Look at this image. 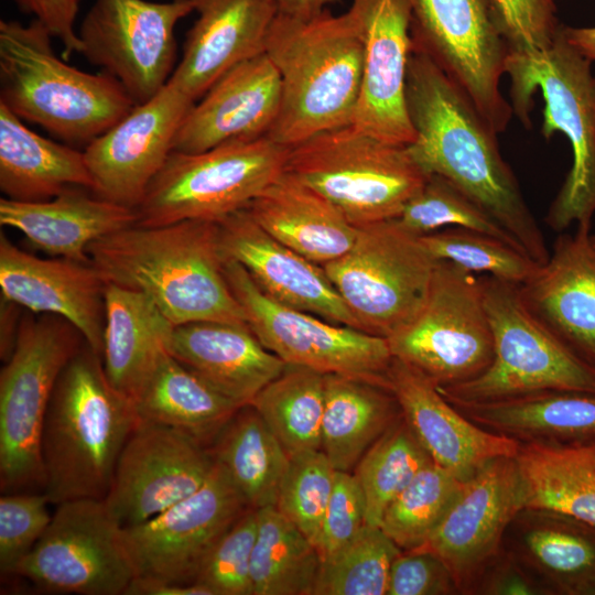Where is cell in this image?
I'll return each instance as SVG.
<instances>
[{
  "mask_svg": "<svg viewBox=\"0 0 595 595\" xmlns=\"http://www.w3.org/2000/svg\"><path fill=\"white\" fill-rule=\"evenodd\" d=\"M414 140L408 150L428 174L450 182L494 218L537 263L550 255L497 132L425 53L412 48L405 82Z\"/></svg>",
  "mask_w": 595,
  "mask_h": 595,
  "instance_id": "1",
  "label": "cell"
},
{
  "mask_svg": "<svg viewBox=\"0 0 595 595\" xmlns=\"http://www.w3.org/2000/svg\"><path fill=\"white\" fill-rule=\"evenodd\" d=\"M88 256L107 283L144 293L174 326L247 324L226 278L218 223L134 224L93 242Z\"/></svg>",
  "mask_w": 595,
  "mask_h": 595,
  "instance_id": "2",
  "label": "cell"
},
{
  "mask_svg": "<svg viewBox=\"0 0 595 595\" xmlns=\"http://www.w3.org/2000/svg\"><path fill=\"white\" fill-rule=\"evenodd\" d=\"M264 53L281 78V107L268 138L291 148L353 125L364 78V42L355 13L329 9L300 19L278 13Z\"/></svg>",
  "mask_w": 595,
  "mask_h": 595,
  "instance_id": "3",
  "label": "cell"
},
{
  "mask_svg": "<svg viewBox=\"0 0 595 595\" xmlns=\"http://www.w3.org/2000/svg\"><path fill=\"white\" fill-rule=\"evenodd\" d=\"M140 416L108 380L86 343L61 372L46 411L41 453L50 504L105 499L120 453Z\"/></svg>",
  "mask_w": 595,
  "mask_h": 595,
  "instance_id": "4",
  "label": "cell"
},
{
  "mask_svg": "<svg viewBox=\"0 0 595 595\" xmlns=\"http://www.w3.org/2000/svg\"><path fill=\"white\" fill-rule=\"evenodd\" d=\"M36 20L0 21V102L69 145L87 147L136 105L106 73L90 74L56 56Z\"/></svg>",
  "mask_w": 595,
  "mask_h": 595,
  "instance_id": "5",
  "label": "cell"
},
{
  "mask_svg": "<svg viewBox=\"0 0 595 595\" xmlns=\"http://www.w3.org/2000/svg\"><path fill=\"white\" fill-rule=\"evenodd\" d=\"M513 113L531 127L532 96L543 101L542 136L561 132L572 149V165L545 215L562 232L572 224L591 223L595 214V75L592 62L569 43L562 24L552 44L538 53L508 54Z\"/></svg>",
  "mask_w": 595,
  "mask_h": 595,
  "instance_id": "6",
  "label": "cell"
},
{
  "mask_svg": "<svg viewBox=\"0 0 595 595\" xmlns=\"http://www.w3.org/2000/svg\"><path fill=\"white\" fill-rule=\"evenodd\" d=\"M285 171L328 199L356 227L397 218L429 176L407 145L353 125L289 148Z\"/></svg>",
  "mask_w": 595,
  "mask_h": 595,
  "instance_id": "7",
  "label": "cell"
},
{
  "mask_svg": "<svg viewBox=\"0 0 595 595\" xmlns=\"http://www.w3.org/2000/svg\"><path fill=\"white\" fill-rule=\"evenodd\" d=\"M65 318L41 314L19 323L14 349L0 371V487L44 486L43 424L61 372L85 344Z\"/></svg>",
  "mask_w": 595,
  "mask_h": 595,
  "instance_id": "8",
  "label": "cell"
},
{
  "mask_svg": "<svg viewBox=\"0 0 595 595\" xmlns=\"http://www.w3.org/2000/svg\"><path fill=\"white\" fill-rule=\"evenodd\" d=\"M494 339L478 377L437 387L451 403L487 402L553 390L595 392V368L575 355L524 305L517 284L480 277Z\"/></svg>",
  "mask_w": 595,
  "mask_h": 595,
  "instance_id": "9",
  "label": "cell"
},
{
  "mask_svg": "<svg viewBox=\"0 0 595 595\" xmlns=\"http://www.w3.org/2000/svg\"><path fill=\"white\" fill-rule=\"evenodd\" d=\"M289 148L268 137L197 153L172 151L137 207L143 226L218 223L245 209L285 170Z\"/></svg>",
  "mask_w": 595,
  "mask_h": 595,
  "instance_id": "10",
  "label": "cell"
},
{
  "mask_svg": "<svg viewBox=\"0 0 595 595\" xmlns=\"http://www.w3.org/2000/svg\"><path fill=\"white\" fill-rule=\"evenodd\" d=\"M435 263L392 218L357 227L351 248L322 267L359 328L388 338L421 310Z\"/></svg>",
  "mask_w": 595,
  "mask_h": 595,
  "instance_id": "11",
  "label": "cell"
},
{
  "mask_svg": "<svg viewBox=\"0 0 595 595\" xmlns=\"http://www.w3.org/2000/svg\"><path fill=\"white\" fill-rule=\"evenodd\" d=\"M387 339L393 358L436 387L478 377L494 356L480 277L452 262L436 261L421 310Z\"/></svg>",
  "mask_w": 595,
  "mask_h": 595,
  "instance_id": "12",
  "label": "cell"
},
{
  "mask_svg": "<svg viewBox=\"0 0 595 595\" xmlns=\"http://www.w3.org/2000/svg\"><path fill=\"white\" fill-rule=\"evenodd\" d=\"M225 273L253 334L286 365L354 377L389 389L393 356L386 337L273 300L235 261L226 260Z\"/></svg>",
  "mask_w": 595,
  "mask_h": 595,
  "instance_id": "13",
  "label": "cell"
},
{
  "mask_svg": "<svg viewBox=\"0 0 595 595\" xmlns=\"http://www.w3.org/2000/svg\"><path fill=\"white\" fill-rule=\"evenodd\" d=\"M14 575L53 594L125 595L138 575L123 526L105 499L56 505L52 520Z\"/></svg>",
  "mask_w": 595,
  "mask_h": 595,
  "instance_id": "14",
  "label": "cell"
},
{
  "mask_svg": "<svg viewBox=\"0 0 595 595\" xmlns=\"http://www.w3.org/2000/svg\"><path fill=\"white\" fill-rule=\"evenodd\" d=\"M412 48L429 55L500 133L513 110L500 83L509 47L486 0H411Z\"/></svg>",
  "mask_w": 595,
  "mask_h": 595,
  "instance_id": "15",
  "label": "cell"
},
{
  "mask_svg": "<svg viewBox=\"0 0 595 595\" xmlns=\"http://www.w3.org/2000/svg\"><path fill=\"white\" fill-rule=\"evenodd\" d=\"M192 12L191 0H95L77 30L80 54L145 102L172 76L175 28Z\"/></svg>",
  "mask_w": 595,
  "mask_h": 595,
  "instance_id": "16",
  "label": "cell"
},
{
  "mask_svg": "<svg viewBox=\"0 0 595 595\" xmlns=\"http://www.w3.org/2000/svg\"><path fill=\"white\" fill-rule=\"evenodd\" d=\"M248 508L216 461L193 495L143 522L123 527L138 575L194 583L207 554Z\"/></svg>",
  "mask_w": 595,
  "mask_h": 595,
  "instance_id": "17",
  "label": "cell"
},
{
  "mask_svg": "<svg viewBox=\"0 0 595 595\" xmlns=\"http://www.w3.org/2000/svg\"><path fill=\"white\" fill-rule=\"evenodd\" d=\"M215 462L209 446L198 440L140 419L105 500L123 527L143 522L197 491Z\"/></svg>",
  "mask_w": 595,
  "mask_h": 595,
  "instance_id": "18",
  "label": "cell"
},
{
  "mask_svg": "<svg viewBox=\"0 0 595 595\" xmlns=\"http://www.w3.org/2000/svg\"><path fill=\"white\" fill-rule=\"evenodd\" d=\"M195 102L167 84L84 148L91 192L137 209Z\"/></svg>",
  "mask_w": 595,
  "mask_h": 595,
  "instance_id": "19",
  "label": "cell"
},
{
  "mask_svg": "<svg viewBox=\"0 0 595 595\" xmlns=\"http://www.w3.org/2000/svg\"><path fill=\"white\" fill-rule=\"evenodd\" d=\"M524 507L515 456L489 462L464 487L424 544L450 570L459 594L472 595L486 566L501 552L506 530Z\"/></svg>",
  "mask_w": 595,
  "mask_h": 595,
  "instance_id": "20",
  "label": "cell"
},
{
  "mask_svg": "<svg viewBox=\"0 0 595 595\" xmlns=\"http://www.w3.org/2000/svg\"><path fill=\"white\" fill-rule=\"evenodd\" d=\"M364 42L363 88L353 126L381 140H414L405 82L412 53L411 0H351Z\"/></svg>",
  "mask_w": 595,
  "mask_h": 595,
  "instance_id": "21",
  "label": "cell"
},
{
  "mask_svg": "<svg viewBox=\"0 0 595 595\" xmlns=\"http://www.w3.org/2000/svg\"><path fill=\"white\" fill-rule=\"evenodd\" d=\"M218 227L225 260L242 266L267 295L328 322L360 329L323 267L269 235L246 208L218 221Z\"/></svg>",
  "mask_w": 595,
  "mask_h": 595,
  "instance_id": "22",
  "label": "cell"
},
{
  "mask_svg": "<svg viewBox=\"0 0 595 595\" xmlns=\"http://www.w3.org/2000/svg\"><path fill=\"white\" fill-rule=\"evenodd\" d=\"M106 285L91 262L39 258L0 235L2 298L33 313L65 318L100 356Z\"/></svg>",
  "mask_w": 595,
  "mask_h": 595,
  "instance_id": "23",
  "label": "cell"
},
{
  "mask_svg": "<svg viewBox=\"0 0 595 595\" xmlns=\"http://www.w3.org/2000/svg\"><path fill=\"white\" fill-rule=\"evenodd\" d=\"M592 224L555 239L548 260L518 285L527 309L595 368V247Z\"/></svg>",
  "mask_w": 595,
  "mask_h": 595,
  "instance_id": "24",
  "label": "cell"
},
{
  "mask_svg": "<svg viewBox=\"0 0 595 595\" xmlns=\"http://www.w3.org/2000/svg\"><path fill=\"white\" fill-rule=\"evenodd\" d=\"M388 377L402 416L431 459L461 480L497 457L516 456L518 442L470 421L415 369L393 358Z\"/></svg>",
  "mask_w": 595,
  "mask_h": 595,
  "instance_id": "25",
  "label": "cell"
},
{
  "mask_svg": "<svg viewBox=\"0 0 595 595\" xmlns=\"http://www.w3.org/2000/svg\"><path fill=\"white\" fill-rule=\"evenodd\" d=\"M281 94L279 72L266 53L241 62L193 105L173 151L197 153L267 137L278 118Z\"/></svg>",
  "mask_w": 595,
  "mask_h": 595,
  "instance_id": "26",
  "label": "cell"
},
{
  "mask_svg": "<svg viewBox=\"0 0 595 595\" xmlns=\"http://www.w3.org/2000/svg\"><path fill=\"white\" fill-rule=\"evenodd\" d=\"M197 18L169 82L196 102L225 73L266 51L274 0H191Z\"/></svg>",
  "mask_w": 595,
  "mask_h": 595,
  "instance_id": "27",
  "label": "cell"
},
{
  "mask_svg": "<svg viewBox=\"0 0 595 595\" xmlns=\"http://www.w3.org/2000/svg\"><path fill=\"white\" fill-rule=\"evenodd\" d=\"M502 549L549 595H595V526L558 511L523 507L509 523Z\"/></svg>",
  "mask_w": 595,
  "mask_h": 595,
  "instance_id": "28",
  "label": "cell"
},
{
  "mask_svg": "<svg viewBox=\"0 0 595 595\" xmlns=\"http://www.w3.org/2000/svg\"><path fill=\"white\" fill-rule=\"evenodd\" d=\"M171 355L239 407L250 404L286 364L248 324L198 321L174 327Z\"/></svg>",
  "mask_w": 595,
  "mask_h": 595,
  "instance_id": "29",
  "label": "cell"
},
{
  "mask_svg": "<svg viewBox=\"0 0 595 595\" xmlns=\"http://www.w3.org/2000/svg\"><path fill=\"white\" fill-rule=\"evenodd\" d=\"M71 187L37 202L0 199V224L22 232L36 249L53 258L90 262L96 240L137 224V209Z\"/></svg>",
  "mask_w": 595,
  "mask_h": 595,
  "instance_id": "30",
  "label": "cell"
},
{
  "mask_svg": "<svg viewBox=\"0 0 595 595\" xmlns=\"http://www.w3.org/2000/svg\"><path fill=\"white\" fill-rule=\"evenodd\" d=\"M246 209L269 235L320 266L346 253L357 235L337 207L285 170Z\"/></svg>",
  "mask_w": 595,
  "mask_h": 595,
  "instance_id": "31",
  "label": "cell"
},
{
  "mask_svg": "<svg viewBox=\"0 0 595 595\" xmlns=\"http://www.w3.org/2000/svg\"><path fill=\"white\" fill-rule=\"evenodd\" d=\"M470 421L518 443H595V392L553 390L487 402L452 403Z\"/></svg>",
  "mask_w": 595,
  "mask_h": 595,
  "instance_id": "32",
  "label": "cell"
},
{
  "mask_svg": "<svg viewBox=\"0 0 595 595\" xmlns=\"http://www.w3.org/2000/svg\"><path fill=\"white\" fill-rule=\"evenodd\" d=\"M174 325L144 293L107 283L101 353L105 372L121 393L136 398L170 353Z\"/></svg>",
  "mask_w": 595,
  "mask_h": 595,
  "instance_id": "33",
  "label": "cell"
},
{
  "mask_svg": "<svg viewBox=\"0 0 595 595\" xmlns=\"http://www.w3.org/2000/svg\"><path fill=\"white\" fill-rule=\"evenodd\" d=\"M71 187L91 191L84 151L37 134L0 102V190L6 198L45 201Z\"/></svg>",
  "mask_w": 595,
  "mask_h": 595,
  "instance_id": "34",
  "label": "cell"
},
{
  "mask_svg": "<svg viewBox=\"0 0 595 595\" xmlns=\"http://www.w3.org/2000/svg\"><path fill=\"white\" fill-rule=\"evenodd\" d=\"M401 415L390 389L342 375H325L322 451L333 467L351 472Z\"/></svg>",
  "mask_w": 595,
  "mask_h": 595,
  "instance_id": "35",
  "label": "cell"
},
{
  "mask_svg": "<svg viewBox=\"0 0 595 595\" xmlns=\"http://www.w3.org/2000/svg\"><path fill=\"white\" fill-rule=\"evenodd\" d=\"M141 420L183 432L209 446L241 408L171 354L133 399Z\"/></svg>",
  "mask_w": 595,
  "mask_h": 595,
  "instance_id": "36",
  "label": "cell"
},
{
  "mask_svg": "<svg viewBox=\"0 0 595 595\" xmlns=\"http://www.w3.org/2000/svg\"><path fill=\"white\" fill-rule=\"evenodd\" d=\"M515 457L524 507L558 511L595 526V463L585 445L519 443Z\"/></svg>",
  "mask_w": 595,
  "mask_h": 595,
  "instance_id": "37",
  "label": "cell"
},
{
  "mask_svg": "<svg viewBox=\"0 0 595 595\" xmlns=\"http://www.w3.org/2000/svg\"><path fill=\"white\" fill-rule=\"evenodd\" d=\"M209 448L250 508L275 506L290 456L251 404L234 414Z\"/></svg>",
  "mask_w": 595,
  "mask_h": 595,
  "instance_id": "38",
  "label": "cell"
},
{
  "mask_svg": "<svg viewBox=\"0 0 595 595\" xmlns=\"http://www.w3.org/2000/svg\"><path fill=\"white\" fill-rule=\"evenodd\" d=\"M252 595H313L322 559L314 543L275 506L257 509Z\"/></svg>",
  "mask_w": 595,
  "mask_h": 595,
  "instance_id": "39",
  "label": "cell"
},
{
  "mask_svg": "<svg viewBox=\"0 0 595 595\" xmlns=\"http://www.w3.org/2000/svg\"><path fill=\"white\" fill-rule=\"evenodd\" d=\"M325 375L286 365L250 403L288 455L322 450Z\"/></svg>",
  "mask_w": 595,
  "mask_h": 595,
  "instance_id": "40",
  "label": "cell"
},
{
  "mask_svg": "<svg viewBox=\"0 0 595 595\" xmlns=\"http://www.w3.org/2000/svg\"><path fill=\"white\" fill-rule=\"evenodd\" d=\"M430 462L401 415L368 448L354 469L365 500V523L379 527L386 509Z\"/></svg>",
  "mask_w": 595,
  "mask_h": 595,
  "instance_id": "41",
  "label": "cell"
},
{
  "mask_svg": "<svg viewBox=\"0 0 595 595\" xmlns=\"http://www.w3.org/2000/svg\"><path fill=\"white\" fill-rule=\"evenodd\" d=\"M464 484L430 462L391 501L379 527L402 551L421 547L444 519Z\"/></svg>",
  "mask_w": 595,
  "mask_h": 595,
  "instance_id": "42",
  "label": "cell"
},
{
  "mask_svg": "<svg viewBox=\"0 0 595 595\" xmlns=\"http://www.w3.org/2000/svg\"><path fill=\"white\" fill-rule=\"evenodd\" d=\"M401 552L380 527L365 524L322 560L313 595H386L391 564Z\"/></svg>",
  "mask_w": 595,
  "mask_h": 595,
  "instance_id": "43",
  "label": "cell"
},
{
  "mask_svg": "<svg viewBox=\"0 0 595 595\" xmlns=\"http://www.w3.org/2000/svg\"><path fill=\"white\" fill-rule=\"evenodd\" d=\"M420 237L434 260L517 285L529 280L540 266L519 248L467 228L450 227Z\"/></svg>",
  "mask_w": 595,
  "mask_h": 595,
  "instance_id": "44",
  "label": "cell"
},
{
  "mask_svg": "<svg viewBox=\"0 0 595 595\" xmlns=\"http://www.w3.org/2000/svg\"><path fill=\"white\" fill-rule=\"evenodd\" d=\"M396 219L405 230L416 236L462 227L488 234L522 250L494 218L437 175L428 176L423 186L407 202Z\"/></svg>",
  "mask_w": 595,
  "mask_h": 595,
  "instance_id": "45",
  "label": "cell"
},
{
  "mask_svg": "<svg viewBox=\"0 0 595 595\" xmlns=\"http://www.w3.org/2000/svg\"><path fill=\"white\" fill-rule=\"evenodd\" d=\"M336 469L322 450L290 457L275 508L315 545L331 498Z\"/></svg>",
  "mask_w": 595,
  "mask_h": 595,
  "instance_id": "46",
  "label": "cell"
},
{
  "mask_svg": "<svg viewBox=\"0 0 595 595\" xmlns=\"http://www.w3.org/2000/svg\"><path fill=\"white\" fill-rule=\"evenodd\" d=\"M257 530V509L248 508L207 554L194 583L212 595H252L250 572Z\"/></svg>",
  "mask_w": 595,
  "mask_h": 595,
  "instance_id": "47",
  "label": "cell"
},
{
  "mask_svg": "<svg viewBox=\"0 0 595 595\" xmlns=\"http://www.w3.org/2000/svg\"><path fill=\"white\" fill-rule=\"evenodd\" d=\"M42 493H3L0 498V571L14 575L52 520Z\"/></svg>",
  "mask_w": 595,
  "mask_h": 595,
  "instance_id": "48",
  "label": "cell"
},
{
  "mask_svg": "<svg viewBox=\"0 0 595 595\" xmlns=\"http://www.w3.org/2000/svg\"><path fill=\"white\" fill-rule=\"evenodd\" d=\"M510 53L548 48L560 28L554 0H486Z\"/></svg>",
  "mask_w": 595,
  "mask_h": 595,
  "instance_id": "49",
  "label": "cell"
},
{
  "mask_svg": "<svg viewBox=\"0 0 595 595\" xmlns=\"http://www.w3.org/2000/svg\"><path fill=\"white\" fill-rule=\"evenodd\" d=\"M365 500L353 473L336 470L321 530L315 542L321 559L349 542L365 526Z\"/></svg>",
  "mask_w": 595,
  "mask_h": 595,
  "instance_id": "50",
  "label": "cell"
},
{
  "mask_svg": "<svg viewBox=\"0 0 595 595\" xmlns=\"http://www.w3.org/2000/svg\"><path fill=\"white\" fill-rule=\"evenodd\" d=\"M456 594L459 591L447 566L426 550L402 551L391 564L386 595Z\"/></svg>",
  "mask_w": 595,
  "mask_h": 595,
  "instance_id": "51",
  "label": "cell"
},
{
  "mask_svg": "<svg viewBox=\"0 0 595 595\" xmlns=\"http://www.w3.org/2000/svg\"><path fill=\"white\" fill-rule=\"evenodd\" d=\"M472 595H549L529 571L504 549L486 566Z\"/></svg>",
  "mask_w": 595,
  "mask_h": 595,
  "instance_id": "52",
  "label": "cell"
},
{
  "mask_svg": "<svg viewBox=\"0 0 595 595\" xmlns=\"http://www.w3.org/2000/svg\"><path fill=\"white\" fill-rule=\"evenodd\" d=\"M32 19L39 21L50 34L60 40L64 56L80 53V41L75 28L80 0H13Z\"/></svg>",
  "mask_w": 595,
  "mask_h": 595,
  "instance_id": "53",
  "label": "cell"
},
{
  "mask_svg": "<svg viewBox=\"0 0 595 595\" xmlns=\"http://www.w3.org/2000/svg\"><path fill=\"white\" fill-rule=\"evenodd\" d=\"M125 595H212L204 586L196 583H178L165 578L137 575Z\"/></svg>",
  "mask_w": 595,
  "mask_h": 595,
  "instance_id": "54",
  "label": "cell"
},
{
  "mask_svg": "<svg viewBox=\"0 0 595 595\" xmlns=\"http://www.w3.org/2000/svg\"><path fill=\"white\" fill-rule=\"evenodd\" d=\"M342 0H274L278 12L293 18L310 19Z\"/></svg>",
  "mask_w": 595,
  "mask_h": 595,
  "instance_id": "55",
  "label": "cell"
},
{
  "mask_svg": "<svg viewBox=\"0 0 595 595\" xmlns=\"http://www.w3.org/2000/svg\"><path fill=\"white\" fill-rule=\"evenodd\" d=\"M562 31L570 44L592 63L595 62V26L562 25Z\"/></svg>",
  "mask_w": 595,
  "mask_h": 595,
  "instance_id": "56",
  "label": "cell"
},
{
  "mask_svg": "<svg viewBox=\"0 0 595 595\" xmlns=\"http://www.w3.org/2000/svg\"><path fill=\"white\" fill-rule=\"evenodd\" d=\"M585 446L588 448V451H589V453L592 455V458H593V461L595 463V443L588 444V445H585Z\"/></svg>",
  "mask_w": 595,
  "mask_h": 595,
  "instance_id": "57",
  "label": "cell"
},
{
  "mask_svg": "<svg viewBox=\"0 0 595 595\" xmlns=\"http://www.w3.org/2000/svg\"><path fill=\"white\" fill-rule=\"evenodd\" d=\"M592 244L595 247V232L591 235Z\"/></svg>",
  "mask_w": 595,
  "mask_h": 595,
  "instance_id": "58",
  "label": "cell"
}]
</instances>
